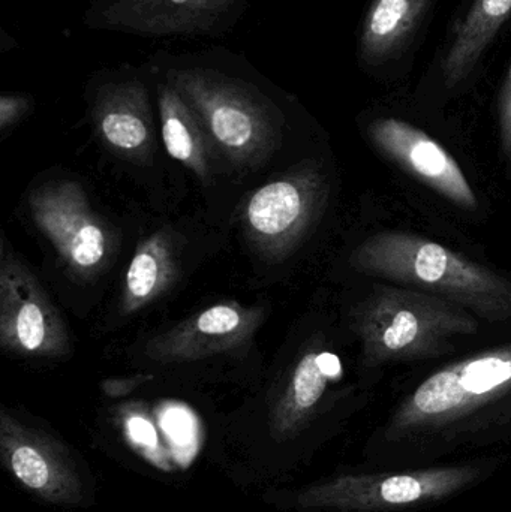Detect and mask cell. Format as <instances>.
I'll return each instance as SVG.
<instances>
[{
  "label": "cell",
  "mask_w": 511,
  "mask_h": 512,
  "mask_svg": "<svg viewBox=\"0 0 511 512\" xmlns=\"http://www.w3.org/2000/svg\"><path fill=\"white\" fill-rule=\"evenodd\" d=\"M511 429V343L450 364L396 406L381 438L404 454L498 441Z\"/></svg>",
  "instance_id": "cell-1"
},
{
  "label": "cell",
  "mask_w": 511,
  "mask_h": 512,
  "mask_svg": "<svg viewBox=\"0 0 511 512\" xmlns=\"http://www.w3.org/2000/svg\"><path fill=\"white\" fill-rule=\"evenodd\" d=\"M146 65L185 99L210 140L228 155H261L281 135L284 111L266 78L242 54L225 47L159 51Z\"/></svg>",
  "instance_id": "cell-2"
},
{
  "label": "cell",
  "mask_w": 511,
  "mask_h": 512,
  "mask_svg": "<svg viewBox=\"0 0 511 512\" xmlns=\"http://www.w3.org/2000/svg\"><path fill=\"white\" fill-rule=\"evenodd\" d=\"M360 273L446 298L491 322L511 319V282L452 249L399 231L366 239L351 256Z\"/></svg>",
  "instance_id": "cell-3"
},
{
  "label": "cell",
  "mask_w": 511,
  "mask_h": 512,
  "mask_svg": "<svg viewBox=\"0 0 511 512\" xmlns=\"http://www.w3.org/2000/svg\"><path fill=\"white\" fill-rule=\"evenodd\" d=\"M474 316L419 289L378 286L354 312V331L363 364L381 367L450 354L459 337L479 331Z\"/></svg>",
  "instance_id": "cell-4"
},
{
  "label": "cell",
  "mask_w": 511,
  "mask_h": 512,
  "mask_svg": "<svg viewBox=\"0 0 511 512\" xmlns=\"http://www.w3.org/2000/svg\"><path fill=\"white\" fill-rule=\"evenodd\" d=\"M477 463L338 474L294 490L272 489L264 504L290 512H405L438 504L482 480Z\"/></svg>",
  "instance_id": "cell-5"
},
{
  "label": "cell",
  "mask_w": 511,
  "mask_h": 512,
  "mask_svg": "<svg viewBox=\"0 0 511 512\" xmlns=\"http://www.w3.org/2000/svg\"><path fill=\"white\" fill-rule=\"evenodd\" d=\"M0 462L20 489L42 504L84 510L96 502V478L83 456L30 418L0 412Z\"/></svg>",
  "instance_id": "cell-6"
},
{
  "label": "cell",
  "mask_w": 511,
  "mask_h": 512,
  "mask_svg": "<svg viewBox=\"0 0 511 512\" xmlns=\"http://www.w3.org/2000/svg\"><path fill=\"white\" fill-rule=\"evenodd\" d=\"M251 0H93L84 24L144 38L221 36L242 18Z\"/></svg>",
  "instance_id": "cell-7"
},
{
  "label": "cell",
  "mask_w": 511,
  "mask_h": 512,
  "mask_svg": "<svg viewBox=\"0 0 511 512\" xmlns=\"http://www.w3.org/2000/svg\"><path fill=\"white\" fill-rule=\"evenodd\" d=\"M0 339L17 354L59 355L68 346L66 331L44 289L3 246L0 274Z\"/></svg>",
  "instance_id": "cell-8"
},
{
  "label": "cell",
  "mask_w": 511,
  "mask_h": 512,
  "mask_svg": "<svg viewBox=\"0 0 511 512\" xmlns=\"http://www.w3.org/2000/svg\"><path fill=\"white\" fill-rule=\"evenodd\" d=\"M369 138L390 161L450 203L464 210L479 207L476 192L456 159L422 129L384 117L369 125Z\"/></svg>",
  "instance_id": "cell-9"
},
{
  "label": "cell",
  "mask_w": 511,
  "mask_h": 512,
  "mask_svg": "<svg viewBox=\"0 0 511 512\" xmlns=\"http://www.w3.org/2000/svg\"><path fill=\"white\" fill-rule=\"evenodd\" d=\"M152 72L123 65L95 74L90 81L96 129L114 149L137 152L152 137L149 83Z\"/></svg>",
  "instance_id": "cell-10"
},
{
  "label": "cell",
  "mask_w": 511,
  "mask_h": 512,
  "mask_svg": "<svg viewBox=\"0 0 511 512\" xmlns=\"http://www.w3.org/2000/svg\"><path fill=\"white\" fill-rule=\"evenodd\" d=\"M36 224L78 270L98 267L107 255V237L74 186H45L32 197Z\"/></svg>",
  "instance_id": "cell-11"
},
{
  "label": "cell",
  "mask_w": 511,
  "mask_h": 512,
  "mask_svg": "<svg viewBox=\"0 0 511 512\" xmlns=\"http://www.w3.org/2000/svg\"><path fill=\"white\" fill-rule=\"evenodd\" d=\"M431 0H374L363 18L360 59L383 65L401 53L422 23Z\"/></svg>",
  "instance_id": "cell-12"
},
{
  "label": "cell",
  "mask_w": 511,
  "mask_h": 512,
  "mask_svg": "<svg viewBox=\"0 0 511 512\" xmlns=\"http://www.w3.org/2000/svg\"><path fill=\"white\" fill-rule=\"evenodd\" d=\"M511 18V0H473L443 59L447 86L464 83Z\"/></svg>",
  "instance_id": "cell-13"
},
{
  "label": "cell",
  "mask_w": 511,
  "mask_h": 512,
  "mask_svg": "<svg viewBox=\"0 0 511 512\" xmlns=\"http://www.w3.org/2000/svg\"><path fill=\"white\" fill-rule=\"evenodd\" d=\"M309 183L282 180L255 192L248 206L249 225L264 237L287 236L305 224L315 201Z\"/></svg>",
  "instance_id": "cell-14"
},
{
  "label": "cell",
  "mask_w": 511,
  "mask_h": 512,
  "mask_svg": "<svg viewBox=\"0 0 511 512\" xmlns=\"http://www.w3.org/2000/svg\"><path fill=\"white\" fill-rule=\"evenodd\" d=\"M153 78L165 149L177 161L203 173V155H206L207 143L212 141L206 128L200 117L170 84L155 75Z\"/></svg>",
  "instance_id": "cell-15"
},
{
  "label": "cell",
  "mask_w": 511,
  "mask_h": 512,
  "mask_svg": "<svg viewBox=\"0 0 511 512\" xmlns=\"http://www.w3.org/2000/svg\"><path fill=\"white\" fill-rule=\"evenodd\" d=\"M161 265L159 259L150 251H143L132 259L126 274V288L129 295L137 300H146L158 285Z\"/></svg>",
  "instance_id": "cell-16"
},
{
  "label": "cell",
  "mask_w": 511,
  "mask_h": 512,
  "mask_svg": "<svg viewBox=\"0 0 511 512\" xmlns=\"http://www.w3.org/2000/svg\"><path fill=\"white\" fill-rule=\"evenodd\" d=\"M240 325H242V315L236 307L228 304L210 307L195 321V328L203 336H228L239 330Z\"/></svg>",
  "instance_id": "cell-17"
},
{
  "label": "cell",
  "mask_w": 511,
  "mask_h": 512,
  "mask_svg": "<svg viewBox=\"0 0 511 512\" xmlns=\"http://www.w3.org/2000/svg\"><path fill=\"white\" fill-rule=\"evenodd\" d=\"M29 108V96L20 95V93H3L0 96V128L5 131L9 126L23 119Z\"/></svg>",
  "instance_id": "cell-18"
},
{
  "label": "cell",
  "mask_w": 511,
  "mask_h": 512,
  "mask_svg": "<svg viewBox=\"0 0 511 512\" xmlns=\"http://www.w3.org/2000/svg\"><path fill=\"white\" fill-rule=\"evenodd\" d=\"M500 135L504 153L511 161V65L500 93Z\"/></svg>",
  "instance_id": "cell-19"
},
{
  "label": "cell",
  "mask_w": 511,
  "mask_h": 512,
  "mask_svg": "<svg viewBox=\"0 0 511 512\" xmlns=\"http://www.w3.org/2000/svg\"><path fill=\"white\" fill-rule=\"evenodd\" d=\"M143 378L120 379V381H107L104 384V393L111 397L126 396L143 382Z\"/></svg>",
  "instance_id": "cell-20"
}]
</instances>
